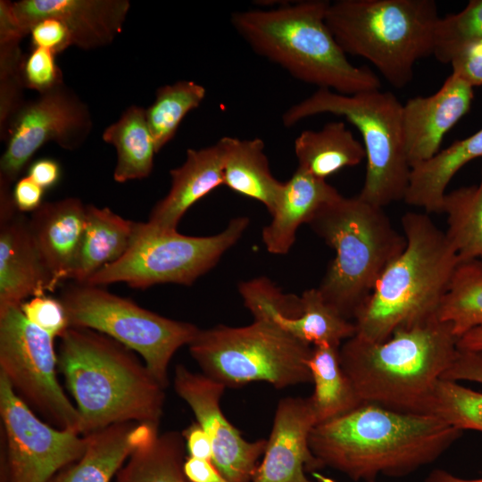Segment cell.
<instances>
[{
    "label": "cell",
    "instance_id": "obj_31",
    "mask_svg": "<svg viewBox=\"0 0 482 482\" xmlns=\"http://www.w3.org/2000/svg\"><path fill=\"white\" fill-rule=\"evenodd\" d=\"M185 447L181 433H158L129 457L118 471L116 482H191L183 468Z\"/></svg>",
    "mask_w": 482,
    "mask_h": 482
},
{
    "label": "cell",
    "instance_id": "obj_45",
    "mask_svg": "<svg viewBox=\"0 0 482 482\" xmlns=\"http://www.w3.org/2000/svg\"><path fill=\"white\" fill-rule=\"evenodd\" d=\"M181 434L184 437L189 457L212 461L213 450L212 442L208 435L197 422L190 424Z\"/></svg>",
    "mask_w": 482,
    "mask_h": 482
},
{
    "label": "cell",
    "instance_id": "obj_47",
    "mask_svg": "<svg viewBox=\"0 0 482 482\" xmlns=\"http://www.w3.org/2000/svg\"><path fill=\"white\" fill-rule=\"evenodd\" d=\"M28 176L44 189L54 186L61 177L59 163L53 159L44 158L32 162Z\"/></svg>",
    "mask_w": 482,
    "mask_h": 482
},
{
    "label": "cell",
    "instance_id": "obj_8",
    "mask_svg": "<svg viewBox=\"0 0 482 482\" xmlns=\"http://www.w3.org/2000/svg\"><path fill=\"white\" fill-rule=\"evenodd\" d=\"M403 104L391 92L378 90L343 95L319 88L292 105L283 116L285 127L321 113L342 116L361 133L366 153V174L358 195L384 208L403 200L410 179L402 126Z\"/></svg>",
    "mask_w": 482,
    "mask_h": 482
},
{
    "label": "cell",
    "instance_id": "obj_19",
    "mask_svg": "<svg viewBox=\"0 0 482 482\" xmlns=\"http://www.w3.org/2000/svg\"><path fill=\"white\" fill-rule=\"evenodd\" d=\"M54 292L51 277L34 244L29 219L12 196L0 197V310Z\"/></svg>",
    "mask_w": 482,
    "mask_h": 482
},
{
    "label": "cell",
    "instance_id": "obj_23",
    "mask_svg": "<svg viewBox=\"0 0 482 482\" xmlns=\"http://www.w3.org/2000/svg\"><path fill=\"white\" fill-rule=\"evenodd\" d=\"M341 195L327 180L297 168L283 182L272 220L262 232L266 249L273 254H286L291 249L298 228L309 223L318 210Z\"/></svg>",
    "mask_w": 482,
    "mask_h": 482
},
{
    "label": "cell",
    "instance_id": "obj_16",
    "mask_svg": "<svg viewBox=\"0 0 482 482\" xmlns=\"http://www.w3.org/2000/svg\"><path fill=\"white\" fill-rule=\"evenodd\" d=\"M315 426L309 397L282 398L277 405L262 461L252 482H312L305 472L324 468L309 445Z\"/></svg>",
    "mask_w": 482,
    "mask_h": 482
},
{
    "label": "cell",
    "instance_id": "obj_12",
    "mask_svg": "<svg viewBox=\"0 0 482 482\" xmlns=\"http://www.w3.org/2000/svg\"><path fill=\"white\" fill-rule=\"evenodd\" d=\"M54 340L25 317L21 306L0 310V372L48 424L81 435L79 413L57 379Z\"/></svg>",
    "mask_w": 482,
    "mask_h": 482
},
{
    "label": "cell",
    "instance_id": "obj_49",
    "mask_svg": "<svg viewBox=\"0 0 482 482\" xmlns=\"http://www.w3.org/2000/svg\"><path fill=\"white\" fill-rule=\"evenodd\" d=\"M421 482H482L481 478L466 479L442 470H433Z\"/></svg>",
    "mask_w": 482,
    "mask_h": 482
},
{
    "label": "cell",
    "instance_id": "obj_25",
    "mask_svg": "<svg viewBox=\"0 0 482 482\" xmlns=\"http://www.w3.org/2000/svg\"><path fill=\"white\" fill-rule=\"evenodd\" d=\"M136 223L107 207L87 204L83 237L71 279L85 284L101 269L120 259L131 243Z\"/></svg>",
    "mask_w": 482,
    "mask_h": 482
},
{
    "label": "cell",
    "instance_id": "obj_22",
    "mask_svg": "<svg viewBox=\"0 0 482 482\" xmlns=\"http://www.w3.org/2000/svg\"><path fill=\"white\" fill-rule=\"evenodd\" d=\"M158 427L128 421L86 435L87 445L83 455L60 470L50 482H110L135 451L154 440Z\"/></svg>",
    "mask_w": 482,
    "mask_h": 482
},
{
    "label": "cell",
    "instance_id": "obj_11",
    "mask_svg": "<svg viewBox=\"0 0 482 482\" xmlns=\"http://www.w3.org/2000/svg\"><path fill=\"white\" fill-rule=\"evenodd\" d=\"M248 224L247 217H237L216 235L191 237L137 222L125 253L85 284L102 287L123 282L138 289L166 283L189 286L239 240Z\"/></svg>",
    "mask_w": 482,
    "mask_h": 482
},
{
    "label": "cell",
    "instance_id": "obj_20",
    "mask_svg": "<svg viewBox=\"0 0 482 482\" xmlns=\"http://www.w3.org/2000/svg\"><path fill=\"white\" fill-rule=\"evenodd\" d=\"M86 206L79 198L43 203L31 212L29 230L54 290L71 279L83 237Z\"/></svg>",
    "mask_w": 482,
    "mask_h": 482
},
{
    "label": "cell",
    "instance_id": "obj_50",
    "mask_svg": "<svg viewBox=\"0 0 482 482\" xmlns=\"http://www.w3.org/2000/svg\"><path fill=\"white\" fill-rule=\"evenodd\" d=\"M313 477L317 479L318 482H338L331 478L326 477L319 472H313ZM364 482H376V480H369Z\"/></svg>",
    "mask_w": 482,
    "mask_h": 482
},
{
    "label": "cell",
    "instance_id": "obj_17",
    "mask_svg": "<svg viewBox=\"0 0 482 482\" xmlns=\"http://www.w3.org/2000/svg\"><path fill=\"white\" fill-rule=\"evenodd\" d=\"M13 16L27 36L37 21L53 17L68 29L72 46L92 50L110 45L122 30L128 0H20L11 2Z\"/></svg>",
    "mask_w": 482,
    "mask_h": 482
},
{
    "label": "cell",
    "instance_id": "obj_37",
    "mask_svg": "<svg viewBox=\"0 0 482 482\" xmlns=\"http://www.w3.org/2000/svg\"><path fill=\"white\" fill-rule=\"evenodd\" d=\"M482 39V0H471L457 13L439 18L435 32L433 55L449 63L462 46Z\"/></svg>",
    "mask_w": 482,
    "mask_h": 482
},
{
    "label": "cell",
    "instance_id": "obj_1",
    "mask_svg": "<svg viewBox=\"0 0 482 482\" xmlns=\"http://www.w3.org/2000/svg\"><path fill=\"white\" fill-rule=\"evenodd\" d=\"M462 434L431 415L363 403L316 425L309 436L313 455L353 481L378 475L407 476L441 456Z\"/></svg>",
    "mask_w": 482,
    "mask_h": 482
},
{
    "label": "cell",
    "instance_id": "obj_26",
    "mask_svg": "<svg viewBox=\"0 0 482 482\" xmlns=\"http://www.w3.org/2000/svg\"><path fill=\"white\" fill-rule=\"evenodd\" d=\"M223 185L245 197L262 203L272 212L283 182L270 171L262 139L224 137Z\"/></svg>",
    "mask_w": 482,
    "mask_h": 482
},
{
    "label": "cell",
    "instance_id": "obj_7",
    "mask_svg": "<svg viewBox=\"0 0 482 482\" xmlns=\"http://www.w3.org/2000/svg\"><path fill=\"white\" fill-rule=\"evenodd\" d=\"M439 18L434 0H337L326 13L343 51L370 62L396 88L411 81L419 60L433 54Z\"/></svg>",
    "mask_w": 482,
    "mask_h": 482
},
{
    "label": "cell",
    "instance_id": "obj_44",
    "mask_svg": "<svg viewBox=\"0 0 482 482\" xmlns=\"http://www.w3.org/2000/svg\"><path fill=\"white\" fill-rule=\"evenodd\" d=\"M44 188L28 175L20 178L12 189L13 201L21 213L36 211L43 203Z\"/></svg>",
    "mask_w": 482,
    "mask_h": 482
},
{
    "label": "cell",
    "instance_id": "obj_15",
    "mask_svg": "<svg viewBox=\"0 0 482 482\" xmlns=\"http://www.w3.org/2000/svg\"><path fill=\"white\" fill-rule=\"evenodd\" d=\"M173 386L208 435L213 450L212 461L216 468L230 482H252L267 440H245L227 420L220 408L226 386L203 373L190 371L182 364L175 369Z\"/></svg>",
    "mask_w": 482,
    "mask_h": 482
},
{
    "label": "cell",
    "instance_id": "obj_27",
    "mask_svg": "<svg viewBox=\"0 0 482 482\" xmlns=\"http://www.w3.org/2000/svg\"><path fill=\"white\" fill-rule=\"evenodd\" d=\"M294 150L297 168L324 180L366 159L364 145L343 121L328 122L319 130L302 131L295 139Z\"/></svg>",
    "mask_w": 482,
    "mask_h": 482
},
{
    "label": "cell",
    "instance_id": "obj_40",
    "mask_svg": "<svg viewBox=\"0 0 482 482\" xmlns=\"http://www.w3.org/2000/svg\"><path fill=\"white\" fill-rule=\"evenodd\" d=\"M25 317L53 337H60L69 328L64 307L59 298L42 295L21 303Z\"/></svg>",
    "mask_w": 482,
    "mask_h": 482
},
{
    "label": "cell",
    "instance_id": "obj_36",
    "mask_svg": "<svg viewBox=\"0 0 482 482\" xmlns=\"http://www.w3.org/2000/svg\"><path fill=\"white\" fill-rule=\"evenodd\" d=\"M17 35H0V136L5 138L8 125L25 103L22 65L25 55Z\"/></svg>",
    "mask_w": 482,
    "mask_h": 482
},
{
    "label": "cell",
    "instance_id": "obj_18",
    "mask_svg": "<svg viewBox=\"0 0 482 482\" xmlns=\"http://www.w3.org/2000/svg\"><path fill=\"white\" fill-rule=\"evenodd\" d=\"M473 98V87L451 74L433 95L411 97L403 104V136L411 169L439 152L445 134L469 112Z\"/></svg>",
    "mask_w": 482,
    "mask_h": 482
},
{
    "label": "cell",
    "instance_id": "obj_29",
    "mask_svg": "<svg viewBox=\"0 0 482 482\" xmlns=\"http://www.w3.org/2000/svg\"><path fill=\"white\" fill-rule=\"evenodd\" d=\"M102 138L116 150L113 171L116 182L142 179L151 174L157 152L147 124L145 109L137 105L128 107L117 121L104 130Z\"/></svg>",
    "mask_w": 482,
    "mask_h": 482
},
{
    "label": "cell",
    "instance_id": "obj_46",
    "mask_svg": "<svg viewBox=\"0 0 482 482\" xmlns=\"http://www.w3.org/2000/svg\"><path fill=\"white\" fill-rule=\"evenodd\" d=\"M183 468L191 482H230L212 461L188 456L184 461Z\"/></svg>",
    "mask_w": 482,
    "mask_h": 482
},
{
    "label": "cell",
    "instance_id": "obj_6",
    "mask_svg": "<svg viewBox=\"0 0 482 482\" xmlns=\"http://www.w3.org/2000/svg\"><path fill=\"white\" fill-rule=\"evenodd\" d=\"M308 224L336 253L318 289L343 317L354 320L385 269L405 248V237L382 207L359 195L324 204Z\"/></svg>",
    "mask_w": 482,
    "mask_h": 482
},
{
    "label": "cell",
    "instance_id": "obj_38",
    "mask_svg": "<svg viewBox=\"0 0 482 482\" xmlns=\"http://www.w3.org/2000/svg\"><path fill=\"white\" fill-rule=\"evenodd\" d=\"M238 290L255 320H271L275 315L295 319L302 314L301 296L283 294L266 278L242 282Z\"/></svg>",
    "mask_w": 482,
    "mask_h": 482
},
{
    "label": "cell",
    "instance_id": "obj_28",
    "mask_svg": "<svg viewBox=\"0 0 482 482\" xmlns=\"http://www.w3.org/2000/svg\"><path fill=\"white\" fill-rule=\"evenodd\" d=\"M308 367L314 384L309 399L316 425L345 415L363 404L341 366L338 346L313 345Z\"/></svg>",
    "mask_w": 482,
    "mask_h": 482
},
{
    "label": "cell",
    "instance_id": "obj_51",
    "mask_svg": "<svg viewBox=\"0 0 482 482\" xmlns=\"http://www.w3.org/2000/svg\"><path fill=\"white\" fill-rule=\"evenodd\" d=\"M480 260H482V258Z\"/></svg>",
    "mask_w": 482,
    "mask_h": 482
},
{
    "label": "cell",
    "instance_id": "obj_33",
    "mask_svg": "<svg viewBox=\"0 0 482 482\" xmlns=\"http://www.w3.org/2000/svg\"><path fill=\"white\" fill-rule=\"evenodd\" d=\"M436 320L451 323L457 338L482 328V260L459 262Z\"/></svg>",
    "mask_w": 482,
    "mask_h": 482
},
{
    "label": "cell",
    "instance_id": "obj_2",
    "mask_svg": "<svg viewBox=\"0 0 482 482\" xmlns=\"http://www.w3.org/2000/svg\"><path fill=\"white\" fill-rule=\"evenodd\" d=\"M59 338L58 370L76 401L82 436L128 421L159 425L165 388L134 351L86 328L69 327Z\"/></svg>",
    "mask_w": 482,
    "mask_h": 482
},
{
    "label": "cell",
    "instance_id": "obj_34",
    "mask_svg": "<svg viewBox=\"0 0 482 482\" xmlns=\"http://www.w3.org/2000/svg\"><path fill=\"white\" fill-rule=\"evenodd\" d=\"M206 95L202 85L179 80L159 87L145 117L158 153L175 136L186 115L197 108Z\"/></svg>",
    "mask_w": 482,
    "mask_h": 482
},
{
    "label": "cell",
    "instance_id": "obj_4",
    "mask_svg": "<svg viewBox=\"0 0 482 482\" xmlns=\"http://www.w3.org/2000/svg\"><path fill=\"white\" fill-rule=\"evenodd\" d=\"M327 0H307L273 9L238 11L230 21L259 55L291 76L343 94L378 90V77L347 59L326 22Z\"/></svg>",
    "mask_w": 482,
    "mask_h": 482
},
{
    "label": "cell",
    "instance_id": "obj_41",
    "mask_svg": "<svg viewBox=\"0 0 482 482\" xmlns=\"http://www.w3.org/2000/svg\"><path fill=\"white\" fill-rule=\"evenodd\" d=\"M452 74L472 87H482V39L460 47L451 57Z\"/></svg>",
    "mask_w": 482,
    "mask_h": 482
},
{
    "label": "cell",
    "instance_id": "obj_32",
    "mask_svg": "<svg viewBox=\"0 0 482 482\" xmlns=\"http://www.w3.org/2000/svg\"><path fill=\"white\" fill-rule=\"evenodd\" d=\"M446 215L445 235L459 262L482 258V168L478 185L446 192L441 213Z\"/></svg>",
    "mask_w": 482,
    "mask_h": 482
},
{
    "label": "cell",
    "instance_id": "obj_3",
    "mask_svg": "<svg viewBox=\"0 0 482 482\" xmlns=\"http://www.w3.org/2000/svg\"><path fill=\"white\" fill-rule=\"evenodd\" d=\"M457 340L451 323L435 319L399 328L383 342L354 335L340 345V363L363 403L426 414L436 382L456 356Z\"/></svg>",
    "mask_w": 482,
    "mask_h": 482
},
{
    "label": "cell",
    "instance_id": "obj_39",
    "mask_svg": "<svg viewBox=\"0 0 482 482\" xmlns=\"http://www.w3.org/2000/svg\"><path fill=\"white\" fill-rule=\"evenodd\" d=\"M55 55L52 51L40 47H33L25 55L22 65L25 88L44 94L63 84Z\"/></svg>",
    "mask_w": 482,
    "mask_h": 482
},
{
    "label": "cell",
    "instance_id": "obj_9",
    "mask_svg": "<svg viewBox=\"0 0 482 482\" xmlns=\"http://www.w3.org/2000/svg\"><path fill=\"white\" fill-rule=\"evenodd\" d=\"M208 378L229 387L264 381L276 388L312 382L308 360L312 347L272 320L245 327L199 329L188 345Z\"/></svg>",
    "mask_w": 482,
    "mask_h": 482
},
{
    "label": "cell",
    "instance_id": "obj_30",
    "mask_svg": "<svg viewBox=\"0 0 482 482\" xmlns=\"http://www.w3.org/2000/svg\"><path fill=\"white\" fill-rule=\"evenodd\" d=\"M302 314L295 319L279 315L272 320L297 339L312 345H340L356 334L353 321L343 317L330 306L317 288L305 290L302 295Z\"/></svg>",
    "mask_w": 482,
    "mask_h": 482
},
{
    "label": "cell",
    "instance_id": "obj_42",
    "mask_svg": "<svg viewBox=\"0 0 482 482\" xmlns=\"http://www.w3.org/2000/svg\"><path fill=\"white\" fill-rule=\"evenodd\" d=\"M29 34L33 47L47 49L55 54L72 46L67 27L56 18L46 17L36 21L30 27Z\"/></svg>",
    "mask_w": 482,
    "mask_h": 482
},
{
    "label": "cell",
    "instance_id": "obj_48",
    "mask_svg": "<svg viewBox=\"0 0 482 482\" xmlns=\"http://www.w3.org/2000/svg\"><path fill=\"white\" fill-rule=\"evenodd\" d=\"M457 348L467 351H482V328L471 329L458 338Z\"/></svg>",
    "mask_w": 482,
    "mask_h": 482
},
{
    "label": "cell",
    "instance_id": "obj_21",
    "mask_svg": "<svg viewBox=\"0 0 482 482\" xmlns=\"http://www.w3.org/2000/svg\"><path fill=\"white\" fill-rule=\"evenodd\" d=\"M225 150L224 137L214 145L187 149L183 164L170 170V191L154 205L146 222L162 230H177L191 206L223 185Z\"/></svg>",
    "mask_w": 482,
    "mask_h": 482
},
{
    "label": "cell",
    "instance_id": "obj_5",
    "mask_svg": "<svg viewBox=\"0 0 482 482\" xmlns=\"http://www.w3.org/2000/svg\"><path fill=\"white\" fill-rule=\"evenodd\" d=\"M402 228L405 248L385 269L353 320L355 335L370 341L383 342L399 328L435 320L459 264L445 232L426 213H404Z\"/></svg>",
    "mask_w": 482,
    "mask_h": 482
},
{
    "label": "cell",
    "instance_id": "obj_14",
    "mask_svg": "<svg viewBox=\"0 0 482 482\" xmlns=\"http://www.w3.org/2000/svg\"><path fill=\"white\" fill-rule=\"evenodd\" d=\"M92 127L88 106L64 83L25 101L7 128V144L0 159V187H11L46 143L76 150L87 140Z\"/></svg>",
    "mask_w": 482,
    "mask_h": 482
},
{
    "label": "cell",
    "instance_id": "obj_35",
    "mask_svg": "<svg viewBox=\"0 0 482 482\" xmlns=\"http://www.w3.org/2000/svg\"><path fill=\"white\" fill-rule=\"evenodd\" d=\"M426 414L434 415L461 430L482 432V393L440 378L427 405Z\"/></svg>",
    "mask_w": 482,
    "mask_h": 482
},
{
    "label": "cell",
    "instance_id": "obj_24",
    "mask_svg": "<svg viewBox=\"0 0 482 482\" xmlns=\"http://www.w3.org/2000/svg\"><path fill=\"white\" fill-rule=\"evenodd\" d=\"M479 157L482 158V129L411 168L403 201L427 212L441 213L452 179L464 165Z\"/></svg>",
    "mask_w": 482,
    "mask_h": 482
},
{
    "label": "cell",
    "instance_id": "obj_10",
    "mask_svg": "<svg viewBox=\"0 0 482 482\" xmlns=\"http://www.w3.org/2000/svg\"><path fill=\"white\" fill-rule=\"evenodd\" d=\"M59 299L69 327L100 332L138 353L164 388L169 385L168 367L173 354L188 345L200 329L161 316L99 286L74 283L62 291Z\"/></svg>",
    "mask_w": 482,
    "mask_h": 482
},
{
    "label": "cell",
    "instance_id": "obj_13",
    "mask_svg": "<svg viewBox=\"0 0 482 482\" xmlns=\"http://www.w3.org/2000/svg\"><path fill=\"white\" fill-rule=\"evenodd\" d=\"M1 482H50L84 453L87 438L40 420L0 372Z\"/></svg>",
    "mask_w": 482,
    "mask_h": 482
},
{
    "label": "cell",
    "instance_id": "obj_43",
    "mask_svg": "<svg viewBox=\"0 0 482 482\" xmlns=\"http://www.w3.org/2000/svg\"><path fill=\"white\" fill-rule=\"evenodd\" d=\"M442 379L452 381H471L482 384V351H457L450 367Z\"/></svg>",
    "mask_w": 482,
    "mask_h": 482
}]
</instances>
